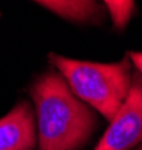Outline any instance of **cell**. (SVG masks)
Listing matches in <instances>:
<instances>
[{
	"label": "cell",
	"instance_id": "obj_1",
	"mask_svg": "<svg viewBox=\"0 0 142 150\" xmlns=\"http://www.w3.org/2000/svg\"><path fill=\"white\" fill-rule=\"evenodd\" d=\"M30 95L36 107L39 150H79L97 128L94 112L76 98L63 77L42 74Z\"/></svg>",
	"mask_w": 142,
	"mask_h": 150
},
{
	"label": "cell",
	"instance_id": "obj_2",
	"mask_svg": "<svg viewBox=\"0 0 142 150\" xmlns=\"http://www.w3.org/2000/svg\"><path fill=\"white\" fill-rule=\"evenodd\" d=\"M49 62L63 75L72 93L111 120L130 92L133 75L127 59L118 63H93L49 54Z\"/></svg>",
	"mask_w": 142,
	"mask_h": 150
},
{
	"label": "cell",
	"instance_id": "obj_3",
	"mask_svg": "<svg viewBox=\"0 0 142 150\" xmlns=\"http://www.w3.org/2000/svg\"><path fill=\"white\" fill-rule=\"evenodd\" d=\"M142 141V78L133 75L124 104L94 150H130Z\"/></svg>",
	"mask_w": 142,
	"mask_h": 150
},
{
	"label": "cell",
	"instance_id": "obj_4",
	"mask_svg": "<svg viewBox=\"0 0 142 150\" xmlns=\"http://www.w3.org/2000/svg\"><path fill=\"white\" fill-rule=\"evenodd\" d=\"M34 114L29 102H18L0 119V150H34Z\"/></svg>",
	"mask_w": 142,
	"mask_h": 150
},
{
	"label": "cell",
	"instance_id": "obj_5",
	"mask_svg": "<svg viewBox=\"0 0 142 150\" xmlns=\"http://www.w3.org/2000/svg\"><path fill=\"white\" fill-rule=\"evenodd\" d=\"M37 5L45 6L61 18L76 23H100L103 18L102 6L96 2H78V0L54 2V0H49V2H37Z\"/></svg>",
	"mask_w": 142,
	"mask_h": 150
},
{
	"label": "cell",
	"instance_id": "obj_6",
	"mask_svg": "<svg viewBox=\"0 0 142 150\" xmlns=\"http://www.w3.org/2000/svg\"><path fill=\"white\" fill-rule=\"evenodd\" d=\"M106 9L109 11L111 18L114 21V26L117 29H124L129 20L132 18L133 12H135V3L133 2H105Z\"/></svg>",
	"mask_w": 142,
	"mask_h": 150
},
{
	"label": "cell",
	"instance_id": "obj_7",
	"mask_svg": "<svg viewBox=\"0 0 142 150\" xmlns=\"http://www.w3.org/2000/svg\"><path fill=\"white\" fill-rule=\"evenodd\" d=\"M129 57H130V60L133 62V65L141 72V78H142V53H130Z\"/></svg>",
	"mask_w": 142,
	"mask_h": 150
},
{
	"label": "cell",
	"instance_id": "obj_8",
	"mask_svg": "<svg viewBox=\"0 0 142 150\" xmlns=\"http://www.w3.org/2000/svg\"><path fill=\"white\" fill-rule=\"evenodd\" d=\"M139 150H142V146H141V147H139Z\"/></svg>",
	"mask_w": 142,
	"mask_h": 150
}]
</instances>
